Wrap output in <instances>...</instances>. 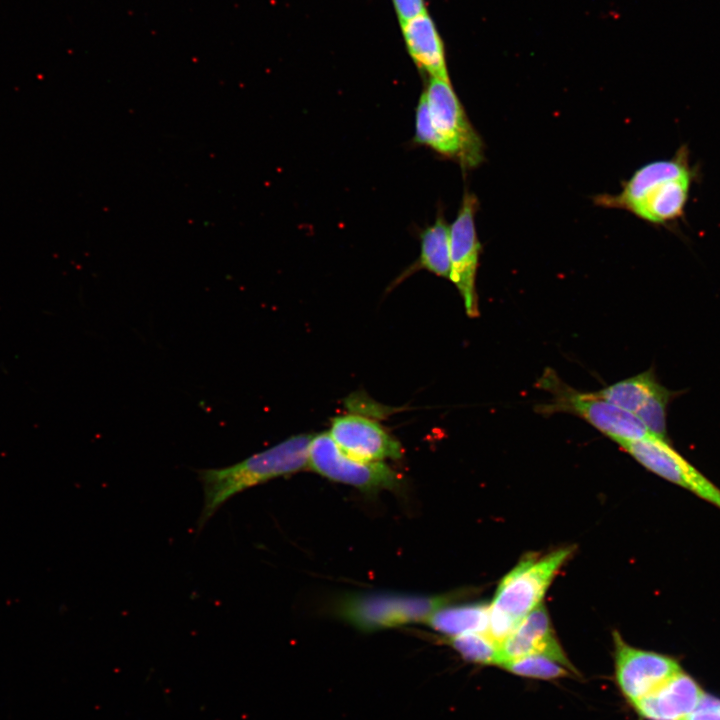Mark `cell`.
Returning a JSON list of instances; mask_svg holds the SVG:
<instances>
[{"instance_id": "6da1fadb", "label": "cell", "mask_w": 720, "mask_h": 720, "mask_svg": "<svg viewBox=\"0 0 720 720\" xmlns=\"http://www.w3.org/2000/svg\"><path fill=\"white\" fill-rule=\"evenodd\" d=\"M699 168L691 162L687 144H682L667 159L649 162L626 181L617 195L599 196L606 207L629 210L654 225L672 226L683 219Z\"/></svg>"}, {"instance_id": "7a4b0ae2", "label": "cell", "mask_w": 720, "mask_h": 720, "mask_svg": "<svg viewBox=\"0 0 720 720\" xmlns=\"http://www.w3.org/2000/svg\"><path fill=\"white\" fill-rule=\"evenodd\" d=\"M312 437V434L294 435L234 465L198 470L204 497L197 530L200 531L216 511L236 494L308 467Z\"/></svg>"}, {"instance_id": "3957f363", "label": "cell", "mask_w": 720, "mask_h": 720, "mask_svg": "<svg viewBox=\"0 0 720 720\" xmlns=\"http://www.w3.org/2000/svg\"><path fill=\"white\" fill-rule=\"evenodd\" d=\"M573 552L564 547L546 555H527L499 583L490 604L487 634L500 644L541 604L553 577Z\"/></svg>"}, {"instance_id": "277c9868", "label": "cell", "mask_w": 720, "mask_h": 720, "mask_svg": "<svg viewBox=\"0 0 720 720\" xmlns=\"http://www.w3.org/2000/svg\"><path fill=\"white\" fill-rule=\"evenodd\" d=\"M462 592L418 595L393 592L357 593L344 596L336 606L337 615L355 628L377 631L421 623L438 609L451 604Z\"/></svg>"}, {"instance_id": "5b68a950", "label": "cell", "mask_w": 720, "mask_h": 720, "mask_svg": "<svg viewBox=\"0 0 720 720\" xmlns=\"http://www.w3.org/2000/svg\"><path fill=\"white\" fill-rule=\"evenodd\" d=\"M537 385L552 395L550 402L536 407L538 413L551 415L566 412L576 415L619 445L650 434L636 415L610 403L597 392L575 390L551 369L545 370Z\"/></svg>"}, {"instance_id": "8992f818", "label": "cell", "mask_w": 720, "mask_h": 720, "mask_svg": "<svg viewBox=\"0 0 720 720\" xmlns=\"http://www.w3.org/2000/svg\"><path fill=\"white\" fill-rule=\"evenodd\" d=\"M308 467L319 475L366 493L398 488L401 476L383 462H366L350 457L329 433L313 435L308 450Z\"/></svg>"}, {"instance_id": "52a82bcc", "label": "cell", "mask_w": 720, "mask_h": 720, "mask_svg": "<svg viewBox=\"0 0 720 720\" xmlns=\"http://www.w3.org/2000/svg\"><path fill=\"white\" fill-rule=\"evenodd\" d=\"M423 92L432 124L449 147L451 159L465 168L477 166L483 159L482 140L471 125L450 80L430 78Z\"/></svg>"}, {"instance_id": "ba28073f", "label": "cell", "mask_w": 720, "mask_h": 720, "mask_svg": "<svg viewBox=\"0 0 720 720\" xmlns=\"http://www.w3.org/2000/svg\"><path fill=\"white\" fill-rule=\"evenodd\" d=\"M620 446L649 471L720 509V488L680 455L668 439L649 434Z\"/></svg>"}, {"instance_id": "9c48e42d", "label": "cell", "mask_w": 720, "mask_h": 720, "mask_svg": "<svg viewBox=\"0 0 720 720\" xmlns=\"http://www.w3.org/2000/svg\"><path fill=\"white\" fill-rule=\"evenodd\" d=\"M478 201L474 194L465 193L457 216L450 225V276L460 292L466 314L470 318L480 315L476 292V273L481 245L475 228Z\"/></svg>"}, {"instance_id": "30bf717a", "label": "cell", "mask_w": 720, "mask_h": 720, "mask_svg": "<svg viewBox=\"0 0 720 720\" xmlns=\"http://www.w3.org/2000/svg\"><path fill=\"white\" fill-rule=\"evenodd\" d=\"M615 644V678L623 696L633 706L681 670L677 659L627 644L613 633Z\"/></svg>"}, {"instance_id": "8fae6325", "label": "cell", "mask_w": 720, "mask_h": 720, "mask_svg": "<svg viewBox=\"0 0 720 720\" xmlns=\"http://www.w3.org/2000/svg\"><path fill=\"white\" fill-rule=\"evenodd\" d=\"M328 433L344 453L361 461L383 462L403 456L397 439L376 421L360 415L335 417Z\"/></svg>"}, {"instance_id": "7c38bea8", "label": "cell", "mask_w": 720, "mask_h": 720, "mask_svg": "<svg viewBox=\"0 0 720 720\" xmlns=\"http://www.w3.org/2000/svg\"><path fill=\"white\" fill-rule=\"evenodd\" d=\"M501 663L529 655L545 654L575 671L554 636L550 618L541 603L528 613L500 644Z\"/></svg>"}, {"instance_id": "4fadbf2b", "label": "cell", "mask_w": 720, "mask_h": 720, "mask_svg": "<svg viewBox=\"0 0 720 720\" xmlns=\"http://www.w3.org/2000/svg\"><path fill=\"white\" fill-rule=\"evenodd\" d=\"M703 693L695 679L681 669L633 707L646 720H685Z\"/></svg>"}, {"instance_id": "5bb4252c", "label": "cell", "mask_w": 720, "mask_h": 720, "mask_svg": "<svg viewBox=\"0 0 720 720\" xmlns=\"http://www.w3.org/2000/svg\"><path fill=\"white\" fill-rule=\"evenodd\" d=\"M401 24L408 53L418 68L430 78L449 80L444 44L431 17L424 12Z\"/></svg>"}, {"instance_id": "9a60e30c", "label": "cell", "mask_w": 720, "mask_h": 720, "mask_svg": "<svg viewBox=\"0 0 720 720\" xmlns=\"http://www.w3.org/2000/svg\"><path fill=\"white\" fill-rule=\"evenodd\" d=\"M420 254L404 273L403 277L420 269L437 276H450V226L443 215H437L435 221L419 234Z\"/></svg>"}, {"instance_id": "2e32d148", "label": "cell", "mask_w": 720, "mask_h": 720, "mask_svg": "<svg viewBox=\"0 0 720 720\" xmlns=\"http://www.w3.org/2000/svg\"><path fill=\"white\" fill-rule=\"evenodd\" d=\"M490 605L484 602L446 605L434 612L425 624L448 637L487 633Z\"/></svg>"}, {"instance_id": "e0dca14e", "label": "cell", "mask_w": 720, "mask_h": 720, "mask_svg": "<svg viewBox=\"0 0 720 720\" xmlns=\"http://www.w3.org/2000/svg\"><path fill=\"white\" fill-rule=\"evenodd\" d=\"M662 387L651 368L606 386L597 393L617 407L636 415Z\"/></svg>"}, {"instance_id": "ac0fdd59", "label": "cell", "mask_w": 720, "mask_h": 720, "mask_svg": "<svg viewBox=\"0 0 720 720\" xmlns=\"http://www.w3.org/2000/svg\"><path fill=\"white\" fill-rule=\"evenodd\" d=\"M448 643L467 661L500 665V646L487 633H468L447 638Z\"/></svg>"}, {"instance_id": "d6986e66", "label": "cell", "mask_w": 720, "mask_h": 720, "mask_svg": "<svg viewBox=\"0 0 720 720\" xmlns=\"http://www.w3.org/2000/svg\"><path fill=\"white\" fill-rule=\"evenodd\" d=\"M501 667L518 676L541 680L567 677L572 671L556 659L538 653L507 661Z\"/></svg>"}, {"instance_id": "ffe728a7", "label": "cell", "mask_w": 720, "mask_h": 720, "mask_svg": "<svg viewBox=\"0 0 720 720\" xmlns=\"http://www.w3.org/2000/svg\"><path fill=\"white\" fill-rule=\"evenodd\" d=\"M678 394L662 387L648 403L636 414L650 434L667 438L666 415L669 402Z\"/></svg>"}, {"instance_id": "44dd1931", "label": "cell", "mask_w": 720, "mask_h": 720, "mask_svg": "<svg viewBox=\"0 0 720 720\" xmlns=\"http://www.w3.org/2000/svg\"><path fill=\"white\" fill-rule=\"evenodd\" d=\"M413 141L415 144L426 146L442 156L451 158L449 147L437 133L432 124L424 92L420 95L416 107L415 134Z\"/></svg>"}, {"instance_id": "7402d4cb", "label": "cell", "mask_w": 720, "mask_h": 720, "mask_svg": "<svg viewBox=\"0 0 720 720\" xmlns=\"http://www.w3.org/2000/svg\"><path fill=\"white\" fill-rule=\"evenodd\" d=\"M685 720H720V699L704 692Z\"/></svg>"}, {"instance_id": "603a6c76", "label": "cell", "mask_w": 720, "mask_h": 720, "mask_svg": "<svg viewBox=\"0 0 720 720\" xmlns=\"http://www.w3.org/2000/svg\"><path fill=\"white\" fill-rule=\"evenodd\" d=\"M400 22H406L424 12V0H392Z\"/></svg>"}]
</instances>
